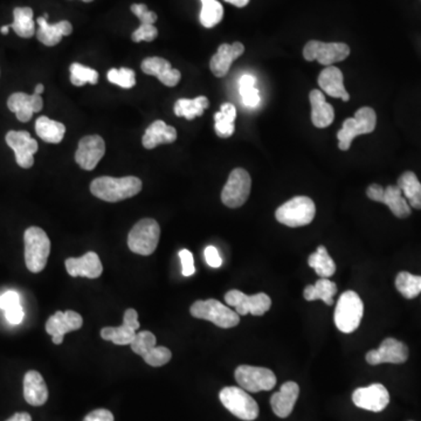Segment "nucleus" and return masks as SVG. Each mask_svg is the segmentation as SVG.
I'll return each instance as SVG.
<instances>
[{
	"instance_id": "nucleus-1",
	"label": "nucleus",
	"mask_w": 421,
	"mask_h": 421,
	"mask_svg": "<svg viewBox=\"0 0 421 421\" xmlns=\"http://www.w3.org/2000/svg\"><path fill=\"white\" fill-rule=\"evenodd\" d=\"M142 191V180L137 177L121 178L103 176L90 184V192L99 199L108 202H122L136 196Z\"/></svg>"
},
{
	"instance_id": "nucleus-2",
	"label": "nucleus",
	"mask_w": 421,
	"mask_h": 421,
	"mask_svg": "<svg viewBox=\"0 0 421 421\" xmlns=\"http://www.w3.org/2000/svg\"><path fill=\"white\" fill-rule=\"evenodd\" d=\"M25 262L30 272H43L50 253V240L40 227L32 226L23 234Z\"/></svg>"
},
{
	"instance_id": "nucleus-3",
	"label": "nucleus",
	"mask_w": 421,
	"mask_h": 421,
	"mask_svg": "<svg viewBox=\"0 0 421 421\" xmlns=\"http://www.w3.org/2000/svg\"><path fill=\"white\" fill-rule=\"evenodd\" d=\"M364 314V305L359 294L352 290L343 292L335 309V324L339 332L351 334L359 329Z\"/></svg>"
},
{
	"instance_id": "nucleus-4",
	"label": "nucleus",
	"mask_w": 421,
	"mask_h": 421,
	"mask_svg": "<svg viewBox=\"0 0 421 421\" xmlns=\"http://www.w3.org/2000/svg\"><path fill=\"white\" fill-rule=\"evenodd\" d=\"M377 126V115L370 106H363L357 110L355 116L346 119L337 133L339 146L341 151H348L352 141L361 135L371 133Z\"/></svg>"
},
{
	"instance_id": "nucleus-5",
	"label": "nucleus",
	"mask_w": 421,
	"mask_h": 421,
	"mask_svg": "<svg viewBox=\"0 0 421 421\" xmlns=\"http://www.w3.org/2000/svg\"><path fill=\"white\" fill-rule=\"evenodd\" d=\"M190 312L193 317L212 322L222 329L234 328L240 323V316L218 300H200L191 305Z\"/></svg>"
},
{
	"instance_id": "nucleus-6",
	"label": "nucleus",
	"mask_w": 421,
	"mask_h": 421,
	"mask_svg": "<svg viewBox=\"0 0 421 421\" xmlns=\"http://www.w3.org/2000/svg\"><path fill=\"white\" fill-rule=\"evenodd\" d=\"M315 202L309 197L299 196L282 204L276 209L275 218L282 225L302 227L309 225L315 218Z\"/></svg>"
},
{
	"instance_id": "nucleus-7",
	"label": "nucleus",
	"mask_w": 421,
	"mask_h": 421,
	"mask_svg": "<svg viewBox=\"0 0 421 421\" xmlns=\"http://www.w3.org/2000/svg\"><path fill=\"white\" fill-rule=\"evenodd\" d=\"M160 227L156 220L142 219L133 226L128 236L130 251L140 256H151L160 242Z\"/></svg>"
},
{
	"instance_id": "nucleus-8",
	"label": "nucleus",
	"mask_w": 421,
	"mask_h": 421,
	"mask_svg": "<svg viewBox=\"0 0 421 421\" xmlns=\"http://www.w3.org/2000/svg\"><path fill=\"white\" fill-rule=\"evenodd\" d=\"M219 398L222 404L241 420H256L259 415V406L256 401L244 388L236 386L222 388Z\"/></svg>"
},
{
	"instance_id": "nucleus-9",
	"label": "nucleus",
	"mask_w": 421,
	"mask_h": 421,
	"mask_svg": "<svg viewBox=\"0 0 421 421\" xmlns=\"http://www.w3.org/2000/svg\"><path fill=\"white\" fill-rule=\"evenodd\" d=\"M252 180L246 170H233L222 192V202L229 209L241 207L251 195Z\"/></svg>"
},
{
	"instance_id": "nucleus-10",
	"label": "nucleus",
	"mask_w": 421,
	"mask_h": 421,
	"mask_svg": "<svg viewBox=\"0 0 421 421\" xmlns=\"http://www.w3.org/2000/svg\"><path fill=\"white\" fill-rule=\"evenodd\" d=\"M236 381L240 388L245 391L256 392L269 391L276 384V377L274 372L269 368L251 366V365H240L236 370Z\"/></svg>"
},
{
	"instance_id": "nucleus-11",
	"label": "nucleus",
	"mask_w": 421,
	"mask_h": 421,
	"mask_svg": "<svg viewBox=\"0 0 421 421\" xmlns=\"http://www.w3.org/2000/svg\"><path fill=\"white\" fill-rule=\"evenodd\" d=\"M350 55V47L343 43H322L312 40L303 48V57L307 61H319L324 66L341 62Z\"/></svg>"
},
{
	"instance_id": "nucleus-12",
	"label": "nucleus",
	"mask_w": 421,
	"mask_h": 421,
	"mask_svg": "<svg viewBox=\"0 0 421 421\" xmlns=\"http://www.w3.org/2000/svg\"><path fill=\"white\" fill-rule=\"evenodd\" d=\"M225 301L227 305L236 308V314L239 316H245L247 314L262 316L272 307V300L265 292H259L256 295H246L236 289L226 292Z\"/></svg>"
},
{
	"instance_id": "nucleus-13",
	"label": "nucleus",
	"mask_w": 421,
	"mask_h": 421,
	"mask_svg": "<svg viewBox=\"0 0 421 421\" xmlns=\"http://www.w3.org/2000/svg\"><path fill=\"white\" fill-rule=\"evenodd\" d=\"M366 195L373 202H383L385 205H388V209H391V212L397 218L405 219L411 214V206L408 205V200L398 185H390L384 189L378 184H372L366 190Z\"/></svg>"
},
{
	"instance_id": "nucleus-14",
	"label": "nucleus",
	"mask_w": 421,
	"mask_h": 421,
	"mask_svg": "<svg viewBox=\"0 0 421 421\" xmlns=\"http://www.w3.org/2000/svg\"><path fill=\"white\" fill-rule=\"evenodd\" d=\"M7 146L16 153L18 165L23 169H30L34 164V153H37V141L32 138L27 131H9L6 135Z\"/></svg>"
},
{
	"instance_id": "nucleus-15",
	"label": "nucleus",
	"mask_w": 421,
	"mask_h": 421,
	"mask_svg": "<svg viewBox=\"0 0 421 421\" xmlns=\"http://www.w3.org/2000/svg\"><path fill=\"white\" fill-rule=\"evenodd\" d=\"M106 153V143L102 137L97 135L83 137L79 142L75 160L81 169L92 171L97 168Z\"/></svg>"
},
{
	"instance_id": "nucleus-16",
	"label": "nucleus",
	"mask_w": 421,
	"mask_h": 421,
	"mask_svg": "<svg viewBox=\"0 0 421 421\" xmlns=\"http://www.w3.org/2000/svg\"><path fill=\"white\" fill-rule=\"evenodd\" d=\"M365 359L370 365H378L381 363L403 364L408 361V349L403 341L395 339H386L381 341L379 349L368 351Z\"/></svg>"
},
{
	"instance_id": "nucleus-17",
	"label": "nucleus",
	"mask_w": 421,
	"mask_h": 421,
	"mask_svg": "<svg viewBox=\"0 0 421 421\" xmlns=\"http://www.w3.org/2000/svg\"><path fill=\"white\" fill-rule=\"evenodd\" d=\"M352 401L357 408L366 411L381 412L390 403V395L384 385L372 384L357 388L352 395Z\"/></svg>"
},
{
	"instance_id": "nucleus-18",
	"label": "nucleus",
	"mask_w": 421,
	"mask_h": 421,
	"mask_svg": "<svg viewBox=\"0 0 421 421\" xmlns=\"http://www.w3.org/2000/svg\"><path fill=\"white\" fill-rule=\"evenodd\" d=\"M82 324L83 319L80 314L72 310L57 312L47 321L46 332L52 336L54 344H61L66 334L79 330Z\"/></svg>"
},
{
	"instance_id": "nucleus-19",
	"label": "nucleus",
	"mask_w": 421,
	"mask_h": 421,
	"mask_svg": "<svg viewBox=\"0 0 421 421\" xmlns=\"http://www.w3.org/2000/svg\"><path fill=\"white\" fill-rule=\"evenodd\" d=\"M67 272L70 276H83L88 279H97L102 275L103 266L95 252H88L81 258H70L65 261Z\"/></svg>"
},
{
	"instance_id": "nucleus-20",
	"label": "nucleus",
	"mask_w": 421,
	"mask_h": 421,
	"mask_svg": "<svg viewBox=\"0 0 421 421\" xmlns=\"http://www.w3.org/2000/svg\"><path fill=\"white\" fill-rule=\"evenodd\" d=\"M7 106L21 122H28L34 113H39L43 109V97L37 94L14 93L9 97Z\"/></svg>"
},
{
	"instance_id": "nucleus-21",
	"label": "nucleus",
	"mask_w": 421,
	"mask_h": 421,
	"mask_svg": "<svg viewBox=\"0 0 421 421\" xmlns=\"http://www.w3.org/2000/svg\"><path fill=\"white\" fill-rule=\"evenodd\" d=\"M141 67L144 73L156 77L163 84L168 87L177 86L182 79L180 70L173 68L171 63L163 58H146Z\"/></svg>"
},
{
	"instance_id": "nucleus-22",
	"label": "nucleus",
	"mask_w": 421,
	"mask_h": 421,
	"mask_svg": "<svg viewBox=\"0 0 421 421\" xmlns=\"http://www.w3.org/2000/svg\"><path fill=\"white\" fill-rule=\"evenodd\" d=\"M245 52V46L241 43H234L232 45L222 43L218 48L212 59L209 61V68L214 74V77H224L227 75L233 61L241 57Z\"/></svg>"
},
{
	"instance_id": "nucleus-23",
	"label": "nucleus",
	"mask_w": 421,
	"mask_h": 421,
	"mask_svg": "<svg viewBox=\"0 0 421 421\" xmlns=\"http://www.w3.org/2000/svg\"><path fill=\"white\" fill-rule=\"evenodd\" d=\"M299 395V385L296 384L295 381H287L282 385L280 391L274 393L270 398L273 412L279 418H287L292 415Z\"/></svg>"
},
{
	"instance_id": "nucleus-24",
	"label": "nucleus",
	"mask_w": 421,
	"mask_h": 421,
	"mask_svg": "<svg viewBox=\"0 0 421 421\" xmlns=\"http://www.w3.org/2000/svg\"><path fill=\"white\" fill-rule=\"evenodd\" d=\"M47 19L48 14H45L43 17L38 18L37 21L39 25V30L37 31L38 40L46 46H55L60 43L62 37L70 35L73 32V26L70 21H62L50 25Z\"/></svg>"
},
{
	"instance_id": "nucleus-25",
	"label": "nucleus",
	"mask_w": 421,
	"mask_h": 421,
	"mask_svg": "<svg viewBox=\"0 0 421 421\" xmlns=\"http://www.w3.org/2000/svg\"><path fill=\"white\" fill-rule=\"evenodd\" d=\"M319 84L321 89L329 97L341 99L348 102L350 100V95L345 89L344 79L341 70L335 66H328L322 70L319 77Z\"/></svg>"
},
{
	"instance_id": "nucleus-26",
	"label": "nucleus",
	"mask_w": 421,
	"mask_h": 421,
	"mask_svg": "<svg viewBox=\"0 0 421 421\" xmlns=\"http://www.w3.org/2000/svg\"><path fill=\"white\" fill-rule=\"evenodd\" d=\"M312 104V122L316 128L323 129L330 126L335 120V111L332 104L325 101L324 94L321 90L314 89L309 94Z\"/></svg>"
},
{
	"instance_id": "nucleus-27",
	"label": "nucleus",
	"mask_w": 421,
	"mask_h": 421,
	"mask_svg": "<svg viewBox=\"0 0 421 421\" xmlns=\"http://www.w3.org/2000/svg\"><path fill=\"white\" fill-rule=\"evenodd\" d=\"M23 397L32 406H43L48 399V390L43 376L37 371H28L23 378Z\"/></svg>"
},
{
	"instance_id": "nucleus-28",
	"label": "nucleus",
	"mask_w": 421,
	"mask_h": 421,
	"mask_svg": "<svg viewBox=\"0 0 421 421\" xmlns=\"http://www.w3.org/2000/svg\"><path fill=\"white\" fill-rule=\"evenodd\" d=\"M177 140V130L164 121L157 120L146 130L142 138L146 149H153L160 144H170Z\"/></svg>"
},
{
	"instance_id": "nucleus-29",
	"label": "nucleus",
	"mask_w": 421,
	"mask_h": 421,
	"mask_svg": "<svg viewBox=\"0 0 421 421\" xmlns=\"http://www.w3.org/2000/svg\"><path fill=\"white\" fill-rule=\"evenodd\" d=\"M398 187L408 200V205L421 209V182L412 171H406L398 180Z\"/></svg>"
},
{
	"instance_id": "nucleus-30",
	"label": "nucleus",
	"mask_w": 421,
	"mask_h": 421,
	"mask_svg": "<svg viewBox=\"0 0 421 421\" xmlns=\"http://www.w3.org/2000/svg\"><path fill=\"white\" fill-rule=\"evenodd\" d=\"M35 131L41 140L52 144H58L63 140L66 126L58 121L50 120L47 116H40L35 122Z\"/></svg>"
},
{
	"instance_id": "nucleus-31",
	"label": "nucleus",
	"mask_w": 421,
	"mask_h": 421,
	"mask_svg": "<svg viewBox=\"0 0 421 421\" xmlns=\"http://www.w3.org/2000/svg\"><path fill=\"white\" fill-rule=\"evenodd\" d=\"M236 117V108L232 103H224L220 110L214 115V129L218 136L222 138H229L232 136L236 130L234 121Z\"/></svg>"
},
{
	"instance_id": "nucleus-32",
	"label": "nucleus",
	"mask_w": 421,
	"mask_h": 421,
	"mask_svg": "<svg viewBox=\"0 0 421 421\" xmlns=\"http://www.w3.org/2000/svg\"><path fill=\"white\" fill-rule=\"evenodd\" d=\"M337 292V285L329 279H319L315 285H307L303 296L307 301L322 300L325 305H334V296Z\"/></svg>"
},
{
	"instance_id": "nucleus-33",
	"label": "nucleus",
	"mask_w": 421,
	"mask_h": 421,
	"mask_svg": "<svg viewBox=\"0 0 421 421\" xmlns=\"http://www.w3.org/2000/svg\"><path fill=\"white\" fill-rule=\"evenodd\" d=\"M209 106V99L198 97L196 99H180L175 104V114L178 117H185L186 120L192 121L196 117L202 116Z\"/></svg>"
},
{
	"instance_id": "nucleus-34",
	"label": "nucleus",
	"mask_w": 421,
	"mask_h": 421,
	"mask_svg": "<svg viewBox=\"0 0 421 421\" xmlns=\"http://www.w3.org/2000/svg\"><path fill=\"white\" fill-rule=\"evenodd\" d=\"M13 23L10 27L21 38H32L35 34L33 10L31 7H16L13 11Z\"/></svg>"
},
{
	"instance_id": "nucleus-35",
	"label": "nucleus",
	"mask_w": 421,
	"mask_h": 421,
	"mask_svg": "<svg viewBox=\"0 0 421 421\" xmlns=\"http://www.w3.org/2000/svg\"><path fill=\"white\" fill-rule=\"evenodd\" d=\"M308 265L315 270L316 274L322 279H329L336 272L335 261L329 256L324 246H319L315 253L309 256Z\"/></svg>"
},
{
	"instance_id": "nucleus-36",
	"label": "nucleus",
	"mask_w": 421,
	"mask_h": 421,
	"mask_svg": "<svg viewBox=\"0 0 421 421\" xmlns=\"http://www.w3.org/2000/svg\"><path fill=\"white\" fill-rule=\"evenodd\" d=\"M395 287L405 299H415L421 292V276L400 272L395 278Z\"/></svg>"
},
{
	"instance_id": "nucleus-37",
	"label": "nucleus",
	"mask_w": 421,
	"mask_h": 421,
	"mask_svg": "<svg viewBox=\"0 0 421 421\" xmlns=\"http://www.w3.org/2000/svg\"><path fill=\"white\" fill-rule=\"evenodd\" d=\"M202 11H200V23L206 28L216 26L224 17V7L217 0H200Z\"/></svg>"
},
{
	"instance_id": "nucleus-38",
	"label": "nucleus",
	"mask_w": 421,
	"mask_h": 421,
	"mask_svg": "<svg viewBox=\"0 0 421 421\" xmlns=\"http://www.w3.org/2000/svg\"><path fill=\"white\" fill-rule=\"evenodd\" d=\"M256 79L251 74L242 75L239 81L240 95L247 108H256L261 102L259 90L256 87Z\"/></svg>"
},
{
	"instance_id": "nucleus-39",
	"label": "nucleus",
	"mask_w": 421,
	"mask_h": 421,
	"mask_svg": "<svg viewBox=\"0 0 421 421\" xmlns=\"http://www.w3.org/2000/svg\"><path fill=\"white\" fill-rule=\"evenodd\" d=\"M101 337L104 341H113L116 345H130L136 337V332L128 325L121 327H106L101 330Z\"/></svg>"
},
{
	"instance_id": "nucleus-40",
	"label": "nucleus",
	"mask_w": 421,
	"mask_h": 421,
	"mask_svg": "<svg viewBox=\"0 0 421 421\" xmlns=\"http://www.w3.org/2000/svg\"><path fill=\"white\" fill-rule=\"evenodd\" d=\"M70 70V82L73 83L74 86H84L87 82L97 84L99 81V73L97 70L83 66L81 63H72Z\"/></svg>"
},
{
	"instance_id": "nucleus-41",
	"label": "nucleus",
	"mask_w": 421,
	"mask_h": 421,
	"mask_svg": "<svg viewBox=\"0 0 421 421\" xmlns=\"http://www.w3.org/2000/svg\"><path fill=\"white\" fill-rule=\"evenodd\" d=\"M108 80L114 84L120 86L121 88L130 89L136 84V74L133 70L126 68V67H123L120 70L113 68L108 72Z\"/></svg>"
},
{
	"instance_id": "nucleus-42",
	"label": "nucleus",
	"mask_w": 421,
	"mask_h": 421,
	"mask_svg": "<svg viewBox=\"0 0 421 421\" xmlns=\"http://www.w3.org/2000/svg\"><path fill=\"white\" fill-rule=\"evenodd\" d=\"M157 345L156 336L153 332H140L136 334V337L131 341V349L137 355L144 356L146 352H149L151 349Z\"/></svg>"
},
{
	"instance_id": "nucleus-43",
	"label": "nucleus",
	"mask_w": 421,
	"mask_h": 421,
	"mask_svg": "<svg viewBox=\"0 0 421 421\" xmlns=\"http://www.w3.org/2000/svg\"><path fill=\"white\" fill-rule=\"evenodd\" d=\"M173 354L165 346H155L149 352L143 356V359L146 364L151 365L153 368H160L163 365L168 364L171 361Z\"/></svg>"
},
{
	"instance_id": "nucleus-44",
	"label": "nucleus",
	"mask_w": 421,
	"mask_h": 421,
	"mask_svg": "<svg viewBox=\"0 0 421 421\" xmlns=\"http://www.w3.org/2000/svg\"><path fill=\"white\" fill-rule=\"evenodd\" d=\"M158 35V31L153 25L149 23H141V26L133 32L131 35V39L135 43H141V41H153Z\"/></svg>"
},
{
	"instance_id": "nucleus-45",
	"label": "nucleus",
	"mask_w": 421,
	"mask_h": 421,
	"mask_svg": "<svg viewBox=\"0 0 421 421\" xmlns=\"http://www.w3.org/2000/svg\"><path fill=\"white\" fill-rule=\"evenodd\" d=\"M131 12L141 21V23L153 25L157 21V14L153 11H149L144 4H133L131 5Z\"/></svg>"
},
{
	"instance_id": "nucleus-46",
	"label": "nucleus",
	"mask_w": 421,
	"mask_h": 421,
	"mask_svg": "<svg viewBox=\"0 0 421 421\" xmlns=\"http://www.w3.org/2000/svg\"><path fill=\"white\" fill-rule=\"evenodd\" d=\"M180 259L182 261V275L192 276L196 273L192 253L187 249H182L180 252Z\"/></svg>"
},
{
	"instance_id": "nucleus-47",
	"label": "nucleus",
	"mask_w": 421,
	"mask_h": 421,
	"mask_svg": "<svg viewBox=\"0 0 421 421\" xmlns=\"http://www.w3.org/2000/svg\"><path fill=\"white\" fill-rule=\"evenodd\" d=\"M204 256H205L206 262H207V265H209V267H212V268H219V267H222V256H220L218 249H217L214 246H209V247H206Z\"/></svg>"
},
{
	"instance_id": "nucleus-48",
	"label": "nucleus",
	"mask_w": 421,
	"mask_h": 421,
	"mask_svg": "<svg viewBox=\"0 0 421 421\" xmlns=\"http://www.w3.org/2000/svg\"><path fill=\"white\" fill-rule=\"evenodd\" d=\"M5 316L11 324H21L23 319V310L21 303L5 310Z\"/></svg>"
},
{
	"instance_id": "nucleus-49",
	"label": "nucleus",
	"mask_w": 421,
	"mask_h": 421,
	"mask_svg": "<svg viewBox=\"0 0 421 421\" xmlns=\"http://www.w3.org/2000/svg\"><path fill=\"white\" fill-rule=\"evenodd\" d=\"M21 303V296L16 292H6L0 296V309L4 312L13 305Z\"/></svg>"
},
{
	"instance_id": "nucleus-50",
	"label": "nucleus",
	"mask_w": 421,
	"mask_h": 421,
	"mask_svg": "<svg viewBox=\"0 0 421 421\" xmlns=\"http://www.w3.org/2000/svg\"><path fill=\"white\" fill-rule=\"evenodd\" d=\"M83 421H114V415L108 410L100 408V410L90 412Z\"/></svg>"
},
{
	"instance_id": "nucleus-51",
	"label": "nucleus",
	"mask_w": 421,
	"mask_h": 421,
	"mask_svg": "<svg viewBox=\"0 0 421 421\" xmlns=\"http://www.w3.org/2000/svg\"><path fill=\"white\" fill-rule=\"evenodd\" d=\"M123 324L128 325L133 328L135 332L140 329V322H138V314L135 309H126L123 316Z\"/></svg>"
},
{
	"instance_id": "nucleus-52",
	"label": "nucleus",
	"mask_w": 421,
	"mask_h": 421,
	"mask_svg": "<svg viewBox=\"0 0 421 421\" xmlns=\"http://www.w3.org/2000/svg\"><path fill=\"white\" fill-rule=\"evenodd\" d=\"M6 421H32V418H31V415L28 413L23 412V413H16L10 419H7Z\"/></svg>"
},
{
	"instance_id": "nucleus-53",
	"label": "nucleus",
	"mask_w": 421,
	"mask_h": 421,
	"mask_svg": "<svg viewBox=\"0 0 421 421\" xmlns=\"http://www.w3.org/2000/svg\"><path fill=\"white\" fill-rule=\"evenodd\" d=\"M226 3L232 4L236 7H245L249 3V0H225Z\"/></svg>"
},
{
	"instance_id": "nucleus-54",
	"label": "nucleus",
	"mask_w": 421,
	"mask_h": 421,
	"mask_svg": "<svg viewBox=\"0 0 421 421\" xmlns=\"http://www.w3.org/2000/svg\"><path fill=\"white\" fill-rule=\"evenodd\" d=\"M43 90H45V87H43V84H41V83H39V84H37V87H35L34 94H37V95H41V94L43 93Z\"/></svg>"
},
{
	"instance_id": "nucleus-55",
	"label": "nucleus",
	"mask_w": 421,
	"mask_h": 421,
	"mask_svg": "<svg viewBox=\"0 0 421 421\" xmlns=\"http://www.w3.org/2000/svg\"><path fill=\"white\" fill-rule=\"evenodd\" d=\"M9 31H10V26H3L0 28V32L1 34H7L9 33Z\"/></svg>"
},
{
	"instance_id": "nucleus-56",
	"label": "nucleus",
	"mask_w": 421,
	"mask_h": 421,
	"mask_svg": "<svg viewBox=\"0 0 421 421\" xmlns=\"http://www.w3.org/2000/svg\"><path fill=\"white\" fill-rule=\"evenodd\" d=\"M84 3H90V1H93V0H82Z\"/></svg>"
}]
</instances>
